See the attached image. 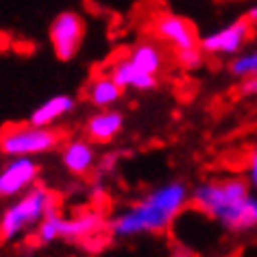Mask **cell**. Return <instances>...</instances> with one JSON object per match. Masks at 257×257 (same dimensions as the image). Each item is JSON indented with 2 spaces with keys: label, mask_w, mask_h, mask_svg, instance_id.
Returning a JSON list of instances; mask_svg holds the SVG:
<instances>
[{
  "label": "cell",
  "mask_w": 257,
  "mask_h": 257,
  "mask_svg": "<svg viewBox=\"0 0 257 257\" xmlns=\"http://www.w3.org/2000/svg\"><path fill=\"white\" fill-rule=\"evenodd\" d=\"M190 205L227 233L244 235L257 231V194L242 175L198 181L190 192Z\"/></svg>",
  "instance_id": "1"
},
{
  "label": "cell",
  "mask_w": 257,
  "mask_h": 257,
  "mask_svg": "<svg viewBox=\"0 0 257 257\" xmlns=\"http://www.w3.org/2000/svg\"><path fill=\"white\" fill-rule=\"evenodd\" d=\"M190 192L183 181L172 179L144 192L138 201L109 218V235L128 240L138 235L166 233L190 205Z\"/></svg>",
  "instance_id": "2"
},
{
  "label": "cell",
  "mask_w": 257,
  "mask_h": 257,
  "mask_svg": "<svg viewBox=\"0 0 257 257\" xmlns=\"http://www.w3.org/2000/svg\"><path fill=\"white\" fill-rule=\"evenodd\" d=\"M55 209H59V196L42 183L11 198L0 214V242H14L33 233L37 224Z\"/></svg>",
  "instance_id": "3"
},
{
  "label": "cell",
  "mask_w": 257,
  "mask_h": 257,
  "mask_svg": "<svg viewBox=\"0 0 257 257\" xmlns=\"http://www.w3.org/2000/svg\"><path fill=\"white\" fill-rule=\"evenodd\" d=\"M63 131L55 126L9 124L0 128V153L5 157H37L61 149Z\"/></svg>",
  "instance_id": "4"
},
{
  "label": "cell",
  "mask_w": 257,
  "mask_h": 257,
  "mask_svg": "<svg viewBox=\"0 0 257 257\" xmlns=\"http://www.w3.org/2000/svg\"><path fill=\"white\" fill-rule=\"evenodd\" d=\"M253 33H255V24L244 16L224 24L220 29H214L209 33L201 35V48L207 57L231 59V57H235L248 46L250 40H253Z\"/></svg>",
  "instance_id": "5"
},
{
  "label": "cell",
  "mask_w": 257,
  "mask_h": 257,
  "mask_svg": "<svg viewBox=\"0 0 257 257\" xmlns=\"http://www.w3.org/2000/svg\"><path fill=\"white\" fill-rule=\"evenodd\" d=\"M151 33L172 53L201 46V35L196 33L194 24L172 11H155L151 16Z\"/></svg>",
  "instance_id": "6"
},
{
  "label": "cell",
  "mask_w": 257,
  "mask_h": 257,
  "mask_svg": "<svg viewBox=\"0 0 257 257\" xmlns=\"http://www.w3.org/2000/svg\"><path fill=\"white\" fill-rule=\"evenodd\" d=\"M48 40L57 59L70 61L79 55L85 42V20L76 11H61L53 18L48 27Z\"/></svg>",
  "instance_id": "7"
},
{
  "label": "cell",
  "mask_w": 257,
  "mask_h": 257,
  "mask_svg": "<svg viewBox=\"0 0 257 257\" xmlns=\"http://www.w3.org/2000/svg\"><path fill=\"white\" fill-rule=\"evenodd\" d=\"M40 164L35 157H9L0 166V198H16L40 181Z\"/></svg>",
  "instance_id": "8"
},
{
  "label": "cell",
  "mask_w": 257,
  "mask_h": 257,
  "mask_svg": "<svg viewBox=\"0 0 257 257\" xmlns=\"http://www.w3.org/2000/svg\"><path fill=\"white\" fill-rule=\"evenodd\" d=\"M102 233H109V218L98 207L81 209L72 216H66L63 240L70 242H98Z\"/></svg>",
  "instance_id": "9"
},
{
  "label": "cell",
  "mask_w": 257,
  "mask_h": 257,
  "mask_svg": "<svg viewBox=\"0 0 257 257\" xmlns=\"http://www.w3.org/2000/svg\"><path fill=\"white\" fill-rule=\"evenodd\" d=\"M59 159H61V166L70 175L87 177L89 172L96 170L98 153H96V144L89 142L87 138H72L61 144Z\"/></svg>",
  "instance_id": "10"
},
{
  "label": "cell",
  "mask_w": 257,
  "mask_h": 257,
  "mask_svg": "<svg viewBox=\"0 0 257 257\" xmlns=\"http://www.w3.org/2000/svg\"><path fill=\"white\" fill-rule=\"evenodd\" d=\"M124 128V113L115 107L96 109L92 115H87L83 124V136L94 144H109L122 133Z\"/></svg>",
  "instance_id": "11"
},
{
  "label": "cell",
  "mask_w": 257,
  "mask_h": 257,
  "mask_svg": "<svg viewBox=\"0 0 257 257\" xmlns=\"http://www.w3.org/2000/svg\"><path fill=\"white\" fill-rule=\"evenodd\" d=\"M102 72H107L111 79L118 83L122 89H133V92H153L159 87V76L144 74L142 70H138L131 63L126 55L115 57L102 68Z\"/></svg>",
  "instance_id": "12"
},
{
  "label": "cell",
  "mask_w": 257,
  "mask_h": 257,
  "mask_svg": "<svg viewBox=\"0 0 257 257\" xmlns=\"http://www.w3.org/2000/svg\"><path fill=\"white\" fill-rule=\"evenodd\" d=\"M126 57L144 74L162 76L166 63H168V48L162 42H157L155 37H146V40H140L136 46L128 50Z\"/></svg>",
  "instance_id": "13"
},
{
  "label": "cell",
  "mask_w": 257,
  "mask_h": 257,
  "mask_svg": "<svg viewBox=\"0 0 257 257\" xmlns=\"http://www.w3.org/2000/svg\"><path fill=\"white\" fill-rule=\"evenodd\" d=\"M122 92L124 89L107 72H96L89 76L85 87H83V98L94 109H107V107H113L115 102H120Z\"/></svg>",
  "instance_id": "14"
},
{
  "label": "cell",
  "mask_w": 257,
  "mask_h": 257,
  "mask_svg": "<svg viewBox=\"0 0 257 257\" xmlns=\"http://www.w3.org/2000/svg\"><path fill=\"white\" fill-rule=\"evenodd\" d=\"M76 109V98L72 94H55L40 102L29 115L31 124L37 126H57V122L68 118Z\"/></svg>",
  "instance_id": "15"
},
{
  "label": "cell",
  "mask_w": 257,
  "mask_h": 257,
  "mask_svg": "<svg viewBox=\"0 0 257 257\" xmlns=\"http://www.w3.org/2000/svg\"><path fill=\"white\" fill-rule=\"evenodd\" d=\"M63 224H66V216H63L59 209L50 211V214L44 218L40 224H37V229L33 231L35 244H40V246H46V244H53L57 240H63Z\"/></svg>",
  "instance_id": "16"
},
{
  "label": "cell",
  "mask_w": 257,
  "mask_h": 257,
  "mask_svg": "<svg viewBox=\"0 0 257 257\" xmlns=\"http://www.w3.org/2000/svg\"><path fill=\"white\" fill-rule=\"evenodd\" d=\"M227 72L237 81L250 79V76H257V46L253 48H244L242 53H237L235 57L229 59Z\"/></svg>",
  "instance_id": "17"
},
{
  "label": "cell",
  "mask_w": 257,
  "mask_h": 257,
  "mask_svg": "<svg viewBox=\"0 0 257 257\" xmlns=\"http://www.w3.org/2000/svg\"><path fill=\"white\" fill-rule=\"evenodd\" d=\"M172 59L177 61L179 68L194 72V70L203 68V63H205V59H207V55L203 53L201 46H194V48H185V50H179V53H172Z\"/></svg>",
  "instance_id": "18"
},
{
  "label": "cell",
  "mask_w": 257,
  "mask_h": 257,
  "mask_svg": "<svg viewBox=\"0 0 257 257\" xmlns=\"http://www.w3.org/2000/svg\"><path fill=\"white\" fill-rule=\"evenodd\" d=\"M124 153L122 151H109L105 155L98 157V164H96V172H98V177H107V175H113L115 170H118V164Z\"/></svg>",
  "instance_id": "19"
},
{
  "label": "cell",
  "mask_w": 257,
  "mask_h": 257,
  "mask_svg": "<svg viewBox=\"0 0 257 257\" xmlns=\"http://www.w3.org/2000/svg\"><path fill=\"white\" fill-rule=\"evenodd\" d=\"M244 177L250 183V188L257 192V146L248 151L246 155V164H244Z\"/></svg>",
  "instance_id": "20"
},
{
  "label": "cell",
  "mask_w": 257,
  "mask_h": 257,
  "mask_svg": "<svg viewBox=\"0 0 257 257\" xmlns=\"http://www.w3.org/2000/svg\"><path fill=\"white\" fill-rule=\"evenodd\" d=\"M237 92H240L242 96H248V98H257V76H250V79L240 81Z\"/></svg>",
  "instance_id": "21"
},
{
  "label": "cell",
  "mask_w": 257,
  "mask_h": 257,
  "mask_svg": "<svg viewBox=\"0 0 257 257\" xmlns=\"http://www.w3.org/2000/svg\"><path fill=\"white\" fill-rule=\"evenodd\" d=\"M172 257H194V253H192V248L188 244L177 242V244H172Z\"/></svg>",
  "instance_id": "22"
},
{
  "label": "cell",
  "mask_w": 257,
  "mask_h": 257,
  "mask_svg": "<svg viewBox=\"0 0 257 257\" xmlns=\"http://www.w3.org/2000/svg\"><path fill=\"white\" fill-rule=\"evenodd\" d=\"M246 18H248V20L257 27V5H253V7H250V9L246 11Z\"/></svg>",
  "instance_id": "23"
},
{
  "label": "cell",
  "mask_w": 257,
  "mask_h": 257,
  "mask_svg": "<svg viewBox=\"0 0 257 257\" xmlns=\"http://www.w3.org/2000/svg\"><path fill=\"white\" fill-rule=\"evenodd\" d=\"M5 44H7V37H5V33H0V48H3Z\"/></svg>",
  "instance_id": "24"
}]
</instances>
